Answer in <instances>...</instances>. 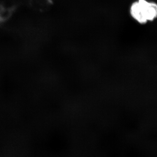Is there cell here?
Returning <instances> with one entry per match:
<instances>
[{"mask_svg":"<svg viewBox=\"0 0 157 157\" xmlns=\"http://www.w3.org/2000/svg\"><path fill=\"white\" fill-rule=\"evenodd\" d=\"M129 12L136 22L145 25L157 18V5L154 2L147 0H137L130 6Z\"/></svg>","mask_w":157,"mask_h":157,"instance_id":"1","label":"cell"}]
</instances>
